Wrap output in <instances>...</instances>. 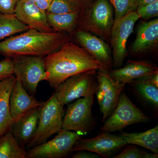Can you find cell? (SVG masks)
Wrapping results in <instances>:
<instances>
[{"mask_svg": "<svg viewBox=\"0 0 158 158\" xmlns=\"http://www.w3.org/2000/svg\"><path fill=\"white\" fill-rule=\"evenodd\" d=\"M44 60L47 74L45 81L54 88L75 75L96 73L102 69L100 64L89 52L70 40L44 57Z\"/></svg>", "mask_w": 158, "mask_h": 158, "instance_id": "obj_1", "label": "cell"}, {"mask_svg": "<svg viewBox=\"0 0 158 158\" xmlns=\"http://www.w3.org/2000/svg\"><path fill=\"white\" fill-rule=\"evenodd\" d=\"M71 37L65 33H44L29 29L0 41V56L11 59L23 56L44 57L58 50L70 40Z\"/></svg>", "mask_w": 158, "mask_h": 158, "instance_id": "obj_2", "label": "cell"}, {"mask_svg": "<svg viewBox=\"0 0 158 158\" xmlns=\"http://www.w3.org/2000/svg\"><path fill=\"white\" fill-rule=\"evenodd\" d=\"M114 9L109 0H94L81 11L77 30L94 34L110 43Z\"/></svg>", "mask_w": 158, "mask_h": 158, "instance_id": "obj_3", "label": "cell"}, {"mask_svg": "<svg viewBox=\"0 0 158 158\" xmlns=\"http://www.w3.org/2000/svg\"><path fill=\"white\" fill-rule=\"evenodd\" d=\"M64 106L54 94L47 101L41 102L39 107V118L37 130L27 144V148L37 146L47 141L62 128L65 115Z\"/></svg>", "mask_w": 158, "mask_h": 158, "instance_id": "obj_4", "label": "cell"}, {"mask_svg": "<svg viewBox=\"0 0 158 158\" xmlns=\"http://www.w3.org/2000/svg\"><path fill=\"white\" fill-rule=\"evenodd\" d=\"M12 59L13 75L31 95L35 96L39 83L47 77L44 57L18 56Z\"/></svg>", "mask_w": 158, "mask_h": 158, "instance_id": "obj_5", "label": "cell"}, {"mask_svg": "<svg viewBox=\"0 0 158 158\" xmlns=\"http://www.w3.org/2000/svg\"><path fill=\"white\" fill-rule=\"evenodd\" d=\"M150 119L149 117L133 103L123 90L117 106L105 120L100 131L102 132H113L135 123H145Z\"/></svg>", "mask_w": 158, "mask_h": 158, "instance_id": "obj_6", "label": "cell"}, {"mask_svg": "<svg viewBox=\"0 0 158 158\" xmlns=\"http://www.w3.org/2000/svg\"><path fill=\"white\" fill-rule=\"evenodd\" d=\"M94 95L78 99L68 105L62 123V130L85 135L94 126L92 108Z\"/></svg>", "mask_w": 158, "mask_h": 158, "instance_id": "obj_7", "label": "cell"}, {"mask_svg": "<svg viewBox=\"0 0 158 158\" xmlns=\"http://www.w3.org/2000/svg\"><path fill=\"white\" fill-rule=\"evenodd\" d=\"M96 73L88 72L70 77L59 85L54 94L61 103L68 105L78 99L95 95L98 88Z\"/></svg>", "mask_w": 158, "mask_h": 158, "instance_id": "obj_8", "label": "cell"}, {"mask_svg": "<svg viewBox=\"0 0 158 158\" xmlns=\"http://www.w3.org/2000/svg\"><path fill=\"white\" fill-rule=\"evenodd\" d=\"M82 135L71 131L61 130L56 137L27 151V158H61L71 152L72 148Z\"/></svg>", "mask_w": 158, "mask_h": 158, "instance_id": "obj_9", "label": "cell"}, {"mask_svg": "<svg viewBox=\"0 0 158 158\" xmlns=\"http://www.w3.org/2000/svg\"><path fill=\"white\" fill-rule=\"evenodd\" d=\"M140 19L136 11L127 14L113 24L111 31L113 66L115 69L122 66L128 56L127 44L130 35L133 33L136 22Z\"/></svg>", "mask_w": 158, "mask_h": 158, "instance_id": "obj_10", "label": "cell"}, {"mask_svg": "<svg viewBox=\"0 0 158 158\" xmlns=\"http://www.w3.org/2000/svg\"><path fill=\"white\" fill-rule=\"evenodd\" d=\"M96 77L98 88L95 94L100 111L102 114V121L104 122L117 106L125 85L114 81L110 77L109 72L106 71L98 70Z\"/></svg>", "mask_w": 158, "mask_h": 158, "instance_id": "obj_11", "label": "cell"}, {"mask_svg": "<svg viewBox=\"0 0 158 158\" xmlns=\"http://www.w3.org/2000/svg\"><path fill=\"white\" fill-rule=\"evenodd\" d=\"M127 144L120 135L103 132L94 138L79 139L72 148L71 152L89 151L98 154L102 158H107Z\"/></svg>", "mask_w": 158, "mask_h": 158, "instance_id": "obj_12", "label": "cell"}, {"mask_svg": "<svg viewBox=\"0 0 158 158\" xmlns=\"http://www.w3.org/2000/svg\"><path fill=\"white\" fill-rule=\"evenodd\" d=\"M79 44L100 64L102 70L109 72L113 67L112 51L108 44L91 33L77 30L73 34Z\"/></svg>", "mask_w": 158, "mask_h": 158, "instance_id": "obj_13", "label": "cell"}, {"mask_svg": "<svg viewBox=\"0 0 158 158\" xmlns=\"http://www.w3.org/2000/svg\"><path fill=\"white\" fill-rule=\"evenodd\" d=\"M14 15L29 29L44 33L53 32L48 23L46 12L30 0H19Z\"/></svg>", "mask_w": 158, "mask_h": 158, "instance_id": "obj_14", "label": "cell"}, {"mask_svg": "<svg viewBox=\"0 0 158 158\" xmlns=\"http://www.w3.org/2000/svg\"><path fill=\"white\" fill-rule=\"evenodd\" d=\"M157 71V67L149 62L130 60L124 67L111 69L109 74L114 81L126 85Z\"/></svg>", "mask_w": 158, "mask_h": 158, "instance_id": "obj_15", "label": "cell"}, {"mask_svg": "<svg viewBox=\"0 0 158 158\" xmlns=\"http://www.w3.org/2000/svg\"><path fill=\"white\" fill-rule=\"evenodd\" d=\"M9 103L11 117L14 122L31 109L39 107L41 102L31 95L19 80L16 79L10 95Z\"/></svg>", "mask_w": 158, "mask_h": 158, "instance_id": "obj_16", "label": "cell"}, {"mask_svg": "<svg viewBox=\"0 0 158 158\" xmlns=\"http://www.w3.org/2000/svg\"><path fill=\"white\" fill-rule=\"evenodd\" d=\"M158 19L142 22L138 26L137 36L131 46L132 52L140 55L158 46Z\"/></svg>", "mask_w": 158, "mask_h": 158, "instance_id": "obj_17", "label": "cell"}, {"mask_svg": "<svg viewBox=\"0 0 158 158\" xmlns=\"http://www.w3.org/2000/svg\"><path fill=\"white\" fill-rule=\"evenodd\" d=\"M149 75L135 80L129 85L138 99L152 113L157 115L158 87L151 81Z\"/></svg>", "mask_w": 158, "mask_h": 158, "instance_id": "obj_18", "label": "cell"}, {"mask_svg": "<svg viewBox=\"0 0 158 158\" xmlns=\"http://www.w3.org/2000/svg\"><path fill=\"white\" fill-rule=\"evenodd\" d=\"M39 118V107L29 110L14 121L11 131L20 144L27 145L37 130Z\"/></svg>", "mask_w": 158, "mask_h": 158, "instance_id": "obj_19", "label": "cell"}, {"mask_svg": "<svg viewBox=\"0 0 158 158\" xmlns=\"http://www.w3.org/2000/svg\"><path fill=\"white\" fill-rule=\"evenodd\" d=\"M16 80L13 75L0 82V137L11 131L14 122L10 112L9 100Z\"/></svg>", "mask_w": 158, "mask_h": 158, "instance_id": "obj_20", "label": "cell"}, {"mask_svg": "<svg viewBox=\"0 0 158 158\" xmlns=\"http://www.w3.org/2000/svg\"><path fill=\"white\" fill-rule=\"evenodd\" d=\"M81 12L61 14L47 13L48 23L53 32L65 33L72 36L77 30Z\"/></svg>", "mask_w": 158, "mask_h": 158, "instance_id": "obj_21", "label": "cell"}, {"mask_svg": "<svg viewBox=\"0 0 158 158\" xmlns=\"http://www.w3.org/2000/svg\"><path fill=\"white\" fill-rule=\"evenodd\" d=\"M120 136L127 144L137 145L158 154V125L141 133L123 132Z\"/></svg>", "mask_w": 158, "mask_h": 158, "instance_id": "obj_22", "label": "cell"}, {"mask_svg": "<svg viewBox=\"0 0 158 158\" xmlns=\"http://www.w3.org/2000/svg\"><path fill=\"white\" fill-rule=\"evenodd\" d=\"M0 158H27V151L11 130L0 137Z\"/></svg>", "mask_w": 158, "mask_h": 158, "instance_id": "obj_23", "label": "cell"}, {"mask_svg": "<svg viewBox=\"0 0 158 158\" xmlns=\"http://www.w3.org/2000/svg\"><path fill=\"white\" fill-rule=\"evenodd\" d=\"M29 29L27 26L19 20L14 14L0 15V41Z\"/></svg>", "mask_w": 158, "mask_h": 158, "instance_id": "obj_24", "label": "cell"}, {"mask_svg": "<svg viewBox=\"0 0 158 158\" xmlns=\"http://www.w3.org/2000/svg\"><path fill=\"white\" fill-rule=\"evenodd\" d=\"M82 9L71 0H52L46 13L66 14L81 11Z\"/></svg>", "mask_w": 158, "mask_h": 158, "instance_id": "obj_25", "label": "cell"}, {"mask_svg": "<svg viewBox=\"0 0 158 158\" xmlns=\"http://www.w3.org/2000/svg\"><path fill=\"white\" fill-rule=\"evenodd\" d=\"M114 11V23L127 14L136 11L137 0H109ZM113 23V24H114Z\"/></svg>", "mask_w": 158, "mask_h": 158, "instance_id": "obj_26", "label": "cell"}, {"mask_svg": "<svg viewBox=\"0 0 158 158\" xmlns=\"http://www.w3.org/2000/svg\"><path fill=\"white\" fill-rule=\"evenodd\" d=\"M140 19H149L158 16V1L150 4L138 6L136 10Z\"/></svg>", "mask_w": 158, "mask_h": 158, "instance_id": "obj_27", "label": "cell"}, {"mask_svg": "<svg viewBox=\"0 0 158 158\" xmlns=\"http://www.w3.org/2000/svg\"><path fill=\"white\" fill-rule=\"evenodd\" d=\"M13 75L12 59L6 58L0 61V82Z\"/></svg>", "mask_w": 158, "mask_h": 158, "instance_id": "obj_28", "label": "cell"}, {"mask_svg": "<svg viewBox=\"0 0 158 158\" xmlns=\"http://www.w3.org/2000/svg\"><path fill=\"white\" fill-rule=\"evenodd\" d=\"M131 144L127 146L119 154L115 156L113 158H143V156L145 152Z\"/></svg>", "mask_w": 158, "mask_h": 158, "instance_id": "obj_29", "label": "cell"}, {"mask_svg": "<svg viewBox=\"0 0 158 158\" xmlns=\"http://www.w3.org/2000/svg\"><path fill=\"white\" fill-rule=\"evenodd\" d=\"M19 0H0L1 14H14Z\"/></svg>", "mask_w": 158, "mask_h": 158, "instance_id": "obj_30", "label": "cell"}, {"mask_svg": "<svg viewBox=\"0 0 158 158\" xmlns=\"http://www.w3.org/2000/svg\"><path fill=\"white\" fill-rule=\"evenodd\" d=\"M72 156L73 158H102L98 154L89 151H78Z\"/></svg>", "mask_w": 158, "mask_h": 158, "instance_id": "obj_31", "label": "cell"}, {"mask_svg": "<svg viewBox=\"0 0 158 158\" xmlns=\"http://www.w3.org/2000/svg\"><path fill=\"white\" fill-rule=\"evenodd\" d=\"M35 3L42 11L46 12L52 0H30Z\"/></svg>", "mask_w": 158, "mask_h": 158, "instance_id": "obj_32", "label": "cell"}, {"mask_svg": "<svg viewBox=\"0 0 158 158\" xmlns=\"http://www.w3.org/2000/svg\"><path fill=\"white\" fill-rule=\"evenodd\" d=\"M71 1L77 4L83 10L89 6L94 0H71Z\"/></svg>", "mask_w": 158, "mask_h": 158, "instance_id": "obj_33", "label": "cell"}, {"mask_svg": "<svg viewBox=\"0 0 158 158\" xmlns=\"http://www.w3.org/2000/svg\"><path fill=\"white\" fill-rule=\"evenodd\" d=\"M157 1L158 0H137V6L138 7L139 6H144Z\"/></svg>", "mask_w": 158, "mask_h": 158, "instance_id": "obj_34", "label": "cell"}, {"mask_svg": "<svg viewBox=\"0 0 158 158\" xmlns=\"http://www.w3.org/2000/svg\"><path fill=\"white\" fill-rule=\"evenodd\" d=\"M158 158V154L155 153L153 152V153H149L145 152L144 153V155L143 156V158Z\"/></svg>", "mask_w": 158, "mask_h": 158, "instance_id": "obj_35", "label": "cell"}, {"mask_svg": "<svg viewBox=\"0 0 158 158\" xmlns=\"http://www.w3.org/2000/svg\"><path fill=\"white\" fill-rule=\"evenodd\" d=\"M1 15V13H0V15Z\"/></svg>", "mask_w": 158, "mask_h": 158, "instance_id": "obj_36", "label": "cell"}]
</instances>
